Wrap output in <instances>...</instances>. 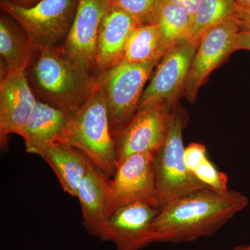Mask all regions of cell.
Segmentation results:
<instances>
[{"instance_id":"obj_1","label":"cell","mask_w":250,"mask_h":250,"mask_svg":"<svg viewBox=\"0 0 250 250\" xmlns=\"http://www.w3.org/2000/svg\"><path fill=\"white\" fill-rule=\"evenodd\" d=\"M248 205V197L236 190H196L160 208L152 224L153 239L180 243L209 237Z\"/></svg>"},{"instance_id":"obj_2","label":"cell","mask_w":250,"mask_h":250,"mask_svg":"<svg viewBox=\"0 0 250 250\" xmlns=\"http://www.w3.org/2000/svg\"><path fill=\"white\" fill-rule=\"evenodd\" d=\"M26 75L38 100L70 114L85 103L98 82L97 75L79 66L62 47L39 51Z\"/></svg>"},{"instance_id":"obj_3","label":"cell","mask_w":250,"mask_h":250,"mask_svg":"<svg viewBox=\"0 0 250 250\" xmlns=\"http://www.w3.org/2000/svg\"><path fill=\"white\" fill-rule=\"evenodd\" d=\"M60 142L79 149L110 179L114 175L118 165L116 143L107 101L98 80L85 103L70 114Z\"/></svg>"},{"instance_id":"obj_4","label":"cell","mask_w":250,"mask_h":250,"mask_svg":"<svg viewBox=\"0 0 250 250\" xmlns=\"http://www.w3.org/2000/svg\"><path fill=\"white\" fill-rule=\"evenodd\" d=\"M187 123L185 112L174 105L167 138L153 158L160 208L192 192L209 188L188 167L183 141Z\"/></svg>"},{"instance_id":"obj_5","label":"cell","mask_w":250,"mask_h":250,"mask_svg":"<svg viewBox=\"0 0 250 250\" xmlns=\"http://www.w3.org/2000/svg\"><path fill=\"white\" fill-rule=\"evenodd\" d=\"M78 0H41L31 7H22L6 0L0 6L21 26L38 52L62 47L76 14Z\"/></svg>"},{"instance_id":"obj_6","label":"cell","mask_w":250,"mask_h":250,"mask_svg":"<svg viewBox=\"0 0 250 250\" xmlns=\"http://www.w3.org/2000/svg\"><path fill=\"white\" fill-rule=\"evenodd\" d=\"M161 59L145 62H122L97 75L107 101L113 136L139 109L145 85Z\"/></svg>"},{"instance_id":"obj_7","label":"cell","mask_w":250,"mask_h":250,"mask_svg":"<svg viewBox=\"0 0 250 250\" xmlns=\"http://www.w3.org/2000/svg\"><path fill=\"white\" fill-rule=\"evenodd\" d=\"M174 105L157 103L138 109L113 136L118 164L132 154L158 152L168 134Z\"/></svg>"},{"instance_id":"obj_8","label":"cell","mask_w":250,"mask_h":250,"mask_svg":"<svg viewBox=\"0 0 250 250\" xmlns=\"http://www.w3.org/2000/svg\"><path fill=\"white\" fill-rule=\"evenodd\" d=\"M160 208L134 202L119 207L91 235L103 241L111 242L116 250H141L154 243L153 220Z\"/></svg>"},{"instance_id":"obj_9","label":"cell","mask_w":250,"mask_h":250,"mask_svg":"<svg viewBox=\"0 0 250 250\" xmlns=\"http://www.w3.org/2000/svg\"><path fill=\"white\" fill-rule=\"evenodd\" d=\"M153 158L151 153H140L118 163L110 183L112 211L138 202L160 208Z\"/></svg>"},{"instance_id":"obj_10","label":"cell","mask_w":250,"mask_h":250,"mask_svg":"<svg viewBox=\"0 0 250 250\" xmlns=\"http://www.w3.org/2000/svg\"><path fill=\"white\" fill-rule=\"evenodd\" d=\"M240 31L234 18H230L210 28L202 36L183 90L188 101H195L207 77L233 52V43Z\"/></svg>"},{"instance_id":"obj_11","label":"cell","mask_w":250,"mask_h":250,"mask_svg":"<svg viewBox=\"0 0 250 250\" xmlns=\"http://www.w3.org/2000/svg\"><path fill=\"white\" fill-rule=\"evenodd\" d=\"M199 44L200 42L196 41H188L164 54L143 92L139 108L157 103L175 104L183 92Z\"/></svg>"},{"instance_id":"obj_12","label":"cell","mask_w":250,"mask_h":250,"mask_svg":"<svg viewBox=\"0 0 250 250\" xmlns=\"http://www.w3.org/2000/svg\"><path fill=\"white\" fill-rule=\"evenodd\" d=\"M111 0H78L76 14L62 48L83 70L96 69L97 41L100 24Z\"/></svg>"},{"instance_id":"obj_13","label":"cell","mask_w":250,"mask_h":250,"mask_svg":"<svg viewBox=\"0 0 250 250\" xmlns=\"http://www.w3.org/2000/svg\"><path fill=\"white\" fill-rule=\"evenodd\" d=\"M38 100L26 70H14L0 81V143L7 147L10 134L21 136Z\"/></svg>"},{"instance_id":"obj_14","label":"cell","mask_w":250,"mask_h":250,"mask_svg":"<svg viewBox=\"0 0 250 250\" xmlns=\"http://www.w3.org/2000/svg\"><path fill=\"white\" fill-rule=\"evenodd\" d=\"M136 27L139 26L129 15L111 5L99 29L95 59L98 73L123 62L128 37Z\"/></svg>"},{"instance_id":"obj_15","label":"cell","mask_w":250,"mask_h":250,"mask_svg":"<svg viewBox=\"0 0 250 250\" xmlns=\"http://www.w3.org/2000/svg\"><path fill=\"white\" fill-rule=\"evenodd\" d=\"M70 113L38 100L21 137L26 152L42 156L50 145L62 139Z\"/></svg>"},{"instance_id":"obj_16","label":"cell","mask_w":250,"mask_h":250,"mask_svg":"<svg viewBox=\"0 0 250 250\" xmlns=\"http://www.w3.org/2000/svg\"><path fill=\"white\" fill-rule=\"evenodd\" d=\"M110 183L111 179L93 164L79 188L77 197L80 203L83 225L90 234L113 213Z\"/></svg>"},{"instance_id":"obj_17","label":"cell","mask_w":250,"mask_h":250,"mask_svg":"<svg viewBox=\"0 0 250 250\" xmlns=\"http://www.w3.org/2000/svg\"><path fill=\"white\" fill-rule=\"evenodd\" d=\"M41 158L54 171L63 191L77 197L80 184L93 164L90 159L79 149L60 141L50 145Z\"/></svg>"},{"instance_id":"obj_18","label":"cell","mask_w":250,"mask_h":250,"mask_svg":"<svg viewBox=\"0 0 250 250\" xmlns=\"http://www.w3.org/2000/svg\"><path fill=\"white\" fill-rule=\"evenodd\" d=\"M39 52L25 31L6 16L0 18V75L14 70H26Z\"/></svg>"},{"instance_id":"obj_19","label":"cell","mask_w":250,"mask_h":250,"mask_svg":"<svg viewBox=\"0 0 250 250\" xmlns=\"http://www.w3.org/2000/svg\"><path fill=\"white\" fill-rule=\"evenodd\" d=\"M193 19L179 6L167 0H161L152 23H155L161 34L163 54L176 46L190 41Z\"/></svg>"},{"instance_id":"obj_20","label":"cell","mask_w":250,"mask_h":250,"mask_svg":"<svg viewBox=\"0 0 250 250\" xmlns=\"http://www.w3.org/2000/svg\"><path fill=\"white\" fill-rule=\"evenodd\" d=\"M164 55L161 51L160 30L157 24L151 23L131 31L122 62H145Z\"/></svg>"},{"instance_id":"obj_21","label":"cell","mask_w":250,"mask_h":250,"mask_svg":"<svg viewBox=\"0 0 250 250\" xmlns=\"http://www.w3.org/2000/svg\"><path fill=\"white\" fill-rule=\"evenodd\" d=\"M236 6L234 0H202L194 16L190 41L200 42L210 28L233 18Z\"/></svg>"},{"instance_id":"obj_22","label":"cell","mask_w":250,"mask_h":250,"mask_svg":"<svg viewBox=\"0 0 250 250\" xmlns=\"http://www.w3.org/2000/svg\"><path fill=\"white\" fill-rule=\"evenodd\" d=\"M161 0H111L112 6L129 15L138 26L151 24Z\"/></svg>"},{"instance_id":"obj_23","label":"cell","mask_w":250,"mask_h":250,"mask_svg":"<svg viewBox=\"0 0 250 250\" xmlns=\"http://www.w3.org/2000/svg\"><path fill=\"white\" fill-rule=\"evenodd\" d=\"M197 179L211 190L225 193L229 191L228 177L224 172H219L208 157L193 171Z\"/></svg>"},{"instance_id":"obj_24","label":"cell","mask_w":250,"mask_h":250,"mask_svg":"<svg viewBox=\"0 0 250 250\" xmlns=\"http://www.w3.org/2000/svg\"><path fill=\"white\" fill-rule=\"evenodd\" d=\"M185 156L188 167L193 172L207 159V149L201 143H191L185 149Z\"/></svg>"},{"instance_id":"obj_25","label":"cell","mask_w":250,"mask_h":250,"mask_svg":"<svg viewBox=\"0 0 250 250\" xmlns=\"http://www.w3.org/2000/svg\"><path fill=\"white\" fill-rule=\"evenodd\" d=\"M233 18L241 30L250 29V7H243L237 4Z\"/></svg>"},{"instance_id":"obj_26","label":"cell","mask_w":250,"mask_h":250,"mask_svg":"<svg viewBox=\"0 0 250 250\" xmlns=\"http://www.w3.org/2000/svg\"><path fill=\"white\" fill-rule=\"evenodd\" d=\"M185 11L193 19L202 0H167Z\"/></svg>"},{"instance_id":"obj_27","label":"cell","mask_w":250,"mask_h":250,"mask_svg":"<svg viewBox=\"0 0 250 250\" xmlns=\"http://www.w3.org/2000/svg\"><path fill=\"white\" fill-rule=\"evenodd\" d=\"M240 49L250 51V29L241 30L237 34L233 43V52Z\"/></svg>"},{"instance_id":"obj_28","label":"cell","mask_w":250,"mask_h":250,"mask_svg":"<svg viewBox=\"0 0 250 250\" xmlns=\"http://www.w3.org/2000/svg\"><path fill=\"white\" fill-rule=\"evenodd\" d=\"M13 4H17L18 6H22V7H31L38 3L40 2L41 0H6Z\"/></svg>"},{"instance_id":"obj_29","label":"cell","mask_w":250,"mask_h":250,"mask_svg":"<svg viewBox=\"0 0 250 250\" xmlns=\"http://www.w3.org/2000/svg\"><path fill=\"white\" fill-rule=\"evenodd\" d=\"M237 4L243 7H250V0H234Z\"/></svg>"},{"instance_id":"obj_30","label":"cell","mask_w":250,"mask_h":250,"mask_svg":"<svg viewBox=\"0 0 250 250\" xmlns=\"http://www.w3.org/2000/svg\"><path fill=\"white\" fill-rule=\"evenodd\" d=\"M233 250H250V246H240Z\"/></svg>"}]
</instances>
